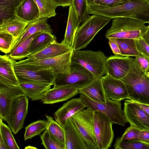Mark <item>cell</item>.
<instances>
[{
	"mask_svg": "<svg viewBox=\"0 0 149 149\" xmlns=\"http://www.w3.org/2000/svg\"><path fill=\"white\" fill-rule=\"evenodd\" d=\"M141 37L149 45V24L145 30L142 33Z\"/></svg>",
	"mask_w": 149,
	"mask_h": 149,
	"instance_id": "7dc6e473",
	"label": "cell"
},
{
	"mask_svg": "<svg viewBox=\"0 0 149 149\" xmlns=\"http://www.w3.org/2000/svg\"><path fill=\"white\" fill-rule=\"evenodd\" d=\"M78 93L85 95L94 101L102 103L106 102L108 99L101 78H96L87 84L79 88Z\"/></svg>",
	"mask_w": 149,
	"mask_h": 149,
	"instance_id": "7402d4cb",
	"label": "cell"
},
{
	"mask_svg": "<svg viewBox=\"0 0 149 149\" xmlns=\"http://www.w3.org/2000/svg\"><path fill=\"white\" fill-rule=\"evenodd\" d=\"M79 97L84 102L86 108L106 115L113 124L125 126L127 122L124 110L122 108L121 101L108 98L105 103L94 101L86 96L80 94Z\"/></svg>",
	"mask_w": 149,
	"mask_h": 149,
	"instance_id": "52a82bcc",
	"label": "cell"
},
{
	"mask_svg": "<svg viewBox=\"0 0 149 149\" xmlns=\"http://www.w3.org/2000/svg\"><path fill=\"white\" fill-rule=\"evenodd\" d=\"M58 6L63 7L70 6L72 5L73 0H51Z\"/></svg>",
	"mask_w": 149,
	"mask_h": 149,
	"instance_id": "bcb514c9",
	"label": "cell"
},
{
	"mask_svg": "<svg viewBox=\"0 0 149 149\" xmlns=\"http://www.w3.org/2000/svg\"><path fill=\"white\" fill-rule=\"evenodd\" d=\"M71 51L73 50L68 46L56 41L51 43L41 51L31 55L24 60L33 61L54 57Z\"/></svg>",
	"mask_w": 149,
	"mask_h": 149,
	"instance_id": "cb8c5ba5",
	"label": "cell"
},
{
	"mask_svg": "<svg viewBox=\"0 0 149 149\" xmlns=\"http://www.w3.org/2000/svg\"><path fill=\"white\" fill-rule=\"evenodd\" d=\"M86 106L80 97L73 98L58 109L53 114L55 120L63 127L66 121Z\"/></svg>",
	"mask_w": 149,
	"mask_h": 149,
	"instance_id": "d6986e66",
	"label": "cell"
},
{
	"mask_svg": "<svg viewBox=\"0 0 149 149\" xmlns=\"http://www.w3.org/2000/svg\"><path fill=\"white\" fill-rule=\"evenodd\" d=\"M29 99L26 96L20 97L15 100L10 107L6 122L14 134L23 127L28 113Z\"/></svg>",
	"mask_w": 149,
	"mask_h": 149,
	"instance_id": "8fae6325",
	"label": "cell"
},
{
	"mask_svg": "<svg viewBox=\"0 0 149 149\" xmlns=\"http://www.w3.org/2000/svg\"><path fill=\"white\" fill-rule=\"evenodd\" d=\"M141 130L132 125L127 128L121 137L118 138L121 141H139L138 135Z\"/></svg>",
	"mask_w": 149,
	"mask_h": 149,
	"instance_id": "ab89813d",
	"label": "cell"
},
{
	"mask_svg": "<svg viewBox=\"0 0 149 149\" xmlns=\"http://www.w3.org/2000/svg\"><path fill=\"white\" fill-rule=\"evenodd\" d=\"M137 48L140 55L149 59V45L140 37L136 39Z\"/></svg>",
	"mask_w": 149,
	"mask_h": 149,
	"instance_id": "b9f144b4",
	"label": "cell"
},
{
	"mask_svg": "<svg viewBox=\"0 0 149 149\" xmlns=\"http://www.w3.org/2000/svg\"><path fill=\"white\" fill-rule=\"evenodd\" d=\"M139 141L149 144V131L141 130L138 135Z\"/></svg>",
	"mask_w": 149,
	"mask_h": 149,
	"instance_id": "f6af8a7d",
	"label": "cell"
},
{
	"mask_svg": "<svg viewBox=\"0 0 149 149\" xmlns=\"http://www.w3.org/2000/svg\"><path fill=\"white\" fill-rule=\"evenodd\" d=\"M14 39L13 36L9 33H0V50L1 52L6 54L10 52Z\"/></svg>",
	"mask_w": 149,
	"mask_h": 149,
	"instance_id": "f35d334b",
	"label": "cell"
},
{
	"mask_svg": "<svg viewBox=\"0 0 149 149\" xmlns=\"http://www.w3.org/2000/svg\"><path fill=\"white\" fill-rule=\"evenodd\" d=\"M72 6L77 14L80 24L90 16L88 0H73Z\"/></svg>",
	"mask_w": 149,
	"mask_h": 149,
	"instance_id": "8d00e7d4",
	"label": "cell"
},
{
	"mask_svg": "<svg viewBox=\"0 0 149 149\" xmlns=\"http://www.w3.org/2000/svg\"><path fill=\"white\" fill-rule=\"evenodd\" d=\"M37 4L40 18L48 19L55 16L56 8L58 6L51 0H33Z\"/></svg>",
	"mask_w": 149,
	"mask_h": 149,
	"instance_id": "836d02e7",
	"label": "cell"
},
{
	"mask_svg": "<svg viewBox=\"0 0 149 149\" xmlns=\"http://www.w3.org/2000/svg\"><path fill=\"white\" fill-rule=\"evenodd\" d=\"M118 44L122 56H134L140 55L137 48L136 39L130 38H109Z\"/></svg>",
	"mask_w": 149,
	"mask_h": 149,
	"instance_id": "f546056e",
	"label": "cell"
},
{
	"mask_svg": "<svg viewBox=\"0 0 149 149\" xmlns=\"http://www.w3.org/2000/svg\"><path fill=\"white\" fill-rule=\"evenodd\" d=\"M80 24L74 8L72 5L69 6L66 31L64 38L61 43L68 46L72 50L75 35Z\"/></svg>",
	"mask_w": 149,
	"mask_h": 149,
	"instance_id": "484cf974",
	"label": "cell"
},
{
	"mask_svg": "<svg viewBox=\"0 0 149 149\" xmlns=\"http://www.w3.org/2000/svg\"><path fill=\"white\" fill-rule=\"evenodd\" d=\"M127 0H88L89 6H100L107 7L116 6L125 2Z\"/></svg>",
	"mask_w": 149,
	"mask_h": 149,
	"instance_id": "60d3db41",
	"label": "cell"
},
{
	"mask_svg": "<svg viewBox=\"0 0 149 149\" xmlns=\"http://www.w3.org/2000/svg\"><path fill=\"white\" fill-rule=\"evenodd\" d=\"M12 130L9 127L3 122L0 118V134L3 138L8 149H19Z\"/></svg>",
	"mask_w": 149,
	"mask_h": 149,
	"instance_id": "e575fe53",
	"label": "cell"
},
{
	"mask_svg": "<svg viewBox=\"0 0 149 149\" xmlns=\"http://www.w3.org/2000/svg\"><path fill=\"white\" fill-rule=\"evenodd\" d=\"M73 51L54 57L33 61L22 60L15 63L34 71L50 69L57 75L68 74L70 72Z\"/></svg>",
	"mask_w": 149,
	"mask_h": 149,
	"instance_id": "8992f818",
	"label": "cell"
},
{
	"mask_svg": "<svg viewBox=\"0 0 149 149\" xmlns=\"http://www.w3.org/2000/svg\"><path fill=\"white\" fill-rule=\"evenodd\" d=\"M47 19L40 18L34 22L28 23L19 37L13 40L11 51L24 40L37 32L43 31L52 33L53 30L48 23Z\"/></svg>",
	"mask_w": 149,
	"mask_h": 149,
	"instance_id": "603a6c76",
	"label": "cell"
},
{
	"mask_svg": "<svg viewBox=\"0 0 149 149\" xmlns=\"http://www.w3.org/2000/svg\"><path fill=\"white\" fill-rule=\"evenodd\" d=\"M71 118L89 149H99L95 132L94 111L87 108L78 112Z\"/></svg>",
	"mask_w": 149,
	"mask_h": 149,
	"instance_id": "ba28073f",
	"label": "cell"
},
{
	"mask_svg": "<svg viewBox=\"0 0 149 149\" xmlns=\"http://www.w3.org/2000/svg\"><path fill=\"white\" fill-rule=\"evenodd\" d=\"M134 60L131 56L114 55L107 57L106 65V74L120 80L129 71Z\"/></svg>",
	"mask_w": 149,
	"mask_h": 149,
	"instance_id": "5bb4252c",
	"label": "cell"
},
{
	"mask_svg": "<svg viewBox=\"0 0 149 149\" xmlns=\"http://www.w3.org/2000/svg\"><path fill=\"white\" fill-rule=\"evenodd\" d=\"M148 0L149 1V0Z\"/></svg>",
	"mask_w": 149,
	"mask_h": 149,
	"instance_id": "f5cc1de1",
	"label": "cell"
},
{
	"mask_svg": "<svg viewBox=\"0 0 149 149\" xmlns=\"http://www.w3.org/2000/svg\"><path fill=\"white\" fill-rule=\"evenodd\" d=\"M19 86L25 92L26 96L32 101L41 100L52 84L42 82L19 81Z\"/></svg>",
	"mask_w": 149,
	"mask_h": 149,
	"instance_id": "d4e9b609",
	"label": "cell"
},
{
	"mask_svg": "<svg viewBox=\"0 0 149 149\" xmlns=\"http://www.w3.org/2000/svg\"><path fill=\"white\" fill-rule=\"evenodd\" d=\"M15 16L28 23L40 18L38 8L33 0H24L16 8Z\"/></svg>",
	"mask_w": 149,
	"mask_h": 149,
	"instance_id": "44dd1931",
	"label": "cell"
},
{
	"mask_svg": "<svg viewBox=\"0 0 149 149\" xmlns=\"http://www.w3.org/2000/svg\"><path fill=\"white\" fill-rule=\"evenodd\" d=\"M120 80L125 85L129 100L149 105V77L134 58L129 71Z\"/></svg>",
	"mask_w": 149,
	"mask_h": 149,
	"instance_id": "7a4b0ae2",
	"label": "cell"
},
{
	"mask_svg": "<svg viewBox=\"0 0 149 149\" xmlns=\"http://www.w3.org/2000/svg\"><path fill=\"white\" fill-rule=\"evenodd\" d=\"M28 24L15 16L0 23V33H9L13 36L14 40L19 37Z\"/></svg>",
	"mask_w": 149,
	"mask_h": 149,
	"instance_id": "4316f807",
	"label": "cell"
},
{
	"mask_svg": "<svg viewBox=\"0 0 149 149\" xmlns=\"http://www.w3.org/2000/svg\"><path fill=\"white\" fill-rule=\"evenodd\" d=\"M15 62L14 68L19 81L47 83L52 84L53 85L57 75L51 69L34 71L17 64Z\"/></svg>",
	"mask_w": 149,
	"mask_h": 149,
	"instance_id": "7c38bea8",
	"label": "cell"
},
{
	"mask_svg": "<svg viewBox=\"0 0 149 149\" xmlns=\"http://www.w3.org/2000/svg\"><path fill=\"white\" fill-rule=\"evenodd\" d=\"M96 78L93 74L82 65L71 63L70 72L68 74L57 75L54 86L75 85L79 88L89 83Z\"/></svg>",
	"mask_w": 149,
	"mask_h": 149,
	"instance_id": "30bf717a",
	"label": "cell"
},
{
	"mask_svg": "<svg viewBox=\"0 0 149 149\" xmlns=\"http://www.w3.org/2000/svg\"><path fill=\"white\" fill-rule=\"evenodd\" d=\"M95 132L99 149L110 148L114 137L113 123L105 114L94 111Z\"/></svg>",
	"mask_w": 149,
	"mask_h": 149,
	"instance_id": "9c48e42d",
	"label": "cell"
},
{
	"mask_svg": "<svg viewBox=\"0 0 149 149\" xmlns=\"http://www.w3.org/2000/svg\"><path fill=\"white\" fill-rule=\"evenodd\" d=\"M48 125L47 120H39L31 123L25 128L24 140L27 141L40 135L47 129Z\"/></svg>",
	"mask_w": 149,
	"mask_h": 149,
	"instance_id": "1f68e13d",
	"label": "cell"
},
{
	"mask_svg": "<svg viewBox=\"0 0 149 149\" xmlns=\"http://www.w3.org/2000/svg\"><path fill=\"white\" fill-rule=\"evenodd\" d=\"M26 149H37L35 147L31 146H26L24 148Z\"/></svg>",
	"mask_w": 149,
	"mask_h": 149,
	"instance_id": "f907efd6",
	"label": "cell"
},
{
	"mask_svg": "<svg viewBox=\"0 0 149 149\" xmlns=\"http://www.w3.org/2000/svg\"><path fill=\"white\" fill-rule=\"evenodd\" d=\"M149 114V105L134 102Z\"/></svg>",
	"mask_w": 149,
	"mask_h": 149,
	"instance_id": "c3c4849f",
	"label": "cell"
},
{
	"mask_svg": "<svg viewBox=\"0 0 149 149\" xmlns=\"http://www.w3.org/2000/svg\"><path fill=\"white\" fill-rule=\"evenodd\" d=\"M40 32L31 35L22 42L8 55L11 58L15 60H22L28 58L31 55L29 48L31 44Z\"/></svg>",
	"mask_w": 149,
	"mask_h": 149,
	"instance_id": "f1b7e54d",
	"label": "cell"
},
{
	"mask_svg": "<svg viewBox=\"0 0 149 149\" xmlns=\"http://www.w3.org/2000/svg\"><path fill=\"white\" fill-rule=\"evenodd\" d=\"M104 16L93 14L89 16L78 28L76 33L72 50L86 48L95 35L111 20Z\"/></svg>",
	"mask_w": 149,
	"mask_h": 149,
	"instance_id": "3957f363",
	"label": "cell"
},
{
	"mask_svg": "<svg viewBox=\"0 0 149 149\" xmlns=\"http://www.w3.org/2000/svg\"><path fill=\"white\" fill-rule=\"evenodd\" d=\"M63 128L65 134V149H89L71 118L66 121Z\"/></svg>",
	"mask_w": 149,
	"mask_h": 149,
	"instance_id": "e0dca14e",
	"label": "cell"
},
{
	"mask_svg": "<svg viewBox=\"0 0 149 149\" xmlns=\"http://www.w3.org/2000/svg\"><path fill=\"white\" fill-rule=\"evenodd\" d=\"M108 40V43L114 55L122 56L120 48L116 43L110 39Z\"/></svg>",
	"mask_w": 149,
	"mask_h": 149,
	"instance_id": "ee69618b",
	"label": "cell"
},
{
	"mask_svg": "<svg viewBox=\"0 0 149 149\" xmlns=\"http://www.w3.org/2000/svg\"><path fill=\"white\" fill-rule=\"evenodd\" d=\"M56 41L52 33L40 31L32 41L29 48L31 55L41 51L51 43Z\"/></svg>",
	"mask_w": 149,
	"mask_h": 149,
	"instance_id": "83f0119b",
	"label": "cell"
},
{
	"mask_svg": "<svg viewBox=\"0 0 149 149\" xmlns=\"http://www.w3.org/2000/svg\"><path fill=\"white\" fill-rule=\"evenodd\" d=\"M107 58L101 51H73L71 63L82 65L96 78H101L106 75V65Z\"/></svg>",
	"mask_w": 149,
	"mask_h": 149,
	"instance_id": "5b68a950",
	"label": "cell"
},
{
	"mask_svg": "<svg viewBox=\"0 0 149 149\" xmlns=\"http://www.w3.org/2000/svg\"><path fill=\"white\" fill-rule=\"evenodd\" d=\"M134 59L141 69L147 73L149 70V59L146 57L140 55L135 57Z\"/></svg>",
	"mask_w": 149,
	"mask_h": 149,
	"instance_id": "7bdbcfd3",
	"label": "cell"
},
{
	"mask_svg": "<svg viewBox=\"0 0 149 149\" xmlns=\"http://www.w3.org/2000/svg\"><path fill=\"white\" fill-rule=\"evenodd\" d=\"M26 93L19 86H10L0 84V118L6 121L10 107L16 98Z\"/></svg>",
	"mask_w": 149,
	"mask_h": 149,
	"instance_id": "2e32d148",
	"label": "cell"
},
{
	"mask_svg": "<svg viewBox=\"0 0 149 149\" xmlns=\"http://www.w3.org/2000/svg\"><path fill=\"white\" fill-rule=\"evenodd\" d=\"M115 149H149V144L140 141H121L118 138L114 145Z\"/></svg>",
	"mask_w": 149,
	"mask_h": 149,
	"instance_id": "d590c367",
	"label": "cell"
},
{
	"mask_svg": "<svg viewBox=\"0 0 149 149\" xmlns=\"http://www.w3.org/2000/svg\"><path fill=\"white\" fill-rule=\"evenodd\" d=\"M101 79L103 88L108 98L117 101L128 99L126 87L121 80L108 74L102 77Z\"/></svg>",
	"mask_w": 149,
	"mask_h": 149,
	"instance_id": "ac0fdd59",
	"label": "cell"
},
{
	"mask_svg": "<svg viewBox=\"0 0 149 149\" xmlns=\"http://www.w3.org/2000/svg\"><path fill=\"white\" fill-rule=\"evenodd\" d=\"M48 123L47 129L50 134L65 148V134L63 128L52 116L46 115Z\"/></svg>",
	"mask_w": 149,
	"mask_h": 149,
	"instance_id": "d6a6232c",
	"label": "cell"
},
{
	"mask_svg": "<svg viewBox=\"0 0 149 149\" xmlns=\"http://www.w3.org/2000/svg\"><path fill=\"white\" fill-rule=\"evenodd\" d=\"M16 61L8 55L0 56V84L10 86H18L19 82L14 68Z\"/></svg>",
	"mask_w": 149,
	"mask_h": 149,
	"instance_id": "ffe728a7",
	"label": "cell"
},
{
	"mask_svg": "<svg viewBox=\"0 0 149 149\" xmlns=\"http://www.w3.org/2000/svg\"><path fill=\"white\" fill-rule=\"evenodd\" d=\"M91 14L100 15L111 19L124 17L138 20L149 24V1L127 0L113 7L93 6L89 7Z\"/></svg>",
	"mask_w": 149,
	"mask_h": 149,
	"instance_id": "6da1fadb",
	"label": "cell"
},
{
	"mask_svg": "<svg viewBox=\"0 0 149 149\" xmlns=\"http://www.w3.org/2000/svg\"><path fill=\"white\" fill-rule=\"evenodd\" d=\"M147 74L148 77H149V71L147 72Z\"/></svg>",
	"mask_w": 149,
	"mask_h": 149,
	"instance_id": "816d5d0a",
	"label": "cell"
},
{
	"mask_svg": "<svg viewBox=\"0 0 149 149\" xmlns=\"http://www.w3.org/2000/svg\"><path fill=\"white\" fill-rule=\"evenodd\" d=\"M79 86L66 85L54 86L46 93L41 102L43 104H52L69 100L78 94Z\"/></svg>",
	"mask_w": 149,
	"mask_h": 149,
	"instance_id": "9a60e30c",
	"label": "cell"
},
{
	"mask_svg": "<svg viewBox=\"0 0 149 149\" xmlns=\"http://www.w3.org/2000/svg\"><path fill=\"white\" fill-rule=\"evenodd\" d=\"M41 144L46 149H65L49 133L47 129L40 135Z\"/></svg>",
	"mask_w": 149,
	"mask_h": 149,
	"instance_id": "74e56055",
	"label": "cell"
},
{
	"mask_svg": "<svg viewBox=\"0 0 149 149\" xmlns=\"http://www.w3.org/2000/svg\"><path fill=\"white\" fill-rule=\"evenodd\" d=\"M24 0H0V23L15 16V8Z\"/></svg>",
	"mask_w": 149,
	"mask_h": 149,
	"instance_id": "4dcf8cb0",
	"label": "cell"
},
{
	"mask_svg": "<svg viewBox=\"0 0 149 149\" xmlns=\"http://www.w3.org/2000/svg\"><path fill=\"white\" fill-rule=\"evenodd\" d=\"M124 111L127 122L141 130L149 131V114L136 102L126 100Z\"/></svg>",
	"mask_w": 149,
	"mask_h": 149,
	"instance_id": "4fadbf2b",
	"label": "cell"
},
{
	"mask_svg": "<svg viewBox=\"0 0 149 149\" xmlns=\"http://www.w3.org/2000/svg\"><path fill=\"white\" fill-rule=\"evenodd\" d=\"M0 149H8L6 144L1 135L0 134Z\"/></svg>",
	"mask_w": 149,
	"mask_h": 149,
	"instance_id": "681fc988",
	"label": "cell"
},
{
	"mask_svg": "<svg viewBox=\"0 0 149 149\" xmlns=\"http://www.w3.org/2000/svg\"><path fill=\"white\" fill-rule=\"evenodd\" d=\"M141 21L127 17L113 19L111 25L106 31V38L137 39L141 37L147 26Z\"/></svg>",
	"mask_w": 149,
	"mask_h": 149,
	"instance_id": "277c9868",
	"label": "cell"
}]
</instances>
